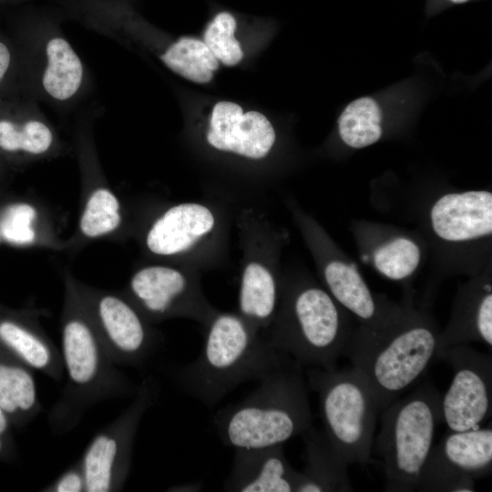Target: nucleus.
Listing matches in <instances>:
<instances>
[{"label":"nucleus","instance_id":"nucleus-1","mask_svg":"<svg viewBox=\"0 0 492 492\" xmlns=\"http://www.w3.org/2000/svg\"><path fill=\"white\" fill-rule=\"evenodd\" d=\"M61 358L67 383L48 420L56 432L74 427L84 413L102 401L135 395L138 386L109 354L79 292L77 279L63 274Z\"/></svg>","mask_w":492,"mask_h":492},{"label":"nucleus","instance_id":"nucleus-2","mask_svg":"<svg viewBox=\"0 0 492 492\" xmlns=\"http://www.w3.org/2000/svg\"><path fill=\"white\" fill-rule=\"evenodd\" d=\"M430 308L411 302L383 329L355 326L344 355L366 377L379 413L416 383L437 358L440 329Z\"/></svg>","mask_w":492,"mask_h":492},{"label":"nucleus","instance_id":"nucleus-3","mask_svg":"<svg viewBox=\"0 0 492 492\" xmlns=\"http://www.w3.org/2000/svg\"><path fill=\"white\" fill-rule=\"evenodd\" d=\"M283 354L241 402L220 410L213 424L223 444L236 448H261L284 444L313 424L304 372Z\"/></svg>","mask_w":492,"mask_h":492},{"label":"nucleus","instance_id":"nucleus-4","mask_svg":"<svg viewBox=\"0 0 492 492\" xmlns=\"http://www.w3.org/2000/svg\"><path fill=\"white\" fill-rule=\"evenodd\" d=\"M203 348L172 377L179 388L209 408L241 384L260 380L283 353L272 348L241 315L214 313L207 323Z\"/></svg>","mask_w":492,"mask_h":492},{"label":"nucleus","instance_id":"nucleus-5","mask_svg":"<svg viewBox=\"0 0 492 492\" xmlns=\"http://www.w3.org/2000/svg\"><path fill=\"white\" fill-rule=\"evenodd\" d=\"M354 318L310 280L288 283L273 319L269 345L302 366L336 369L355 328Z\"/></svg>","mask_w":492,"mask_h":492},{"label":"nucleus","instance_id":"nucleus-6","mask_svg":"<svg viewBox=\"0 0 492 492\" xmlns=\"http://www.w3.org/2000/svg\"><path fill=\"white\" fill-rule=\"evenodd\" d=\"M420 209V234L441 274L472 277L491 264V191L435 193Z\"/></svg>","mask_w":492,"mask_h":492},{"label":"nucleus","instance_id":"nucleus-7","mask_svg":"<svg viewBox=\"0 0 492 492\" xmlns=\"http://www.w3.org/2000/svg\"><path fill=\"white\" fill-rule=\"evenodd\" d=\"M441 395L425 381L382 411L375 448L382 458L386 492L415 491L442 423Z\"/></svg>","mask_w":492,"mask_h":492},{"label":"nucleus","instance_id":"nucleus-8","mask_svg":"<svg viewBox=\"0 0 492 492\" xmlns=\"http://www.w3.org/2000/svg\"><path fill=\"white\" fill-rule=\"evenodd\" d=\"M306 376L318 395L323 431L333 447L348 465H366L379 410L364 374L354 366L330 371L311 367Z\"/></svg>","mask_w":492,"mask_h":492},{"label":"nucleus","instance_id":"nucleus-9","mask_svg":"<svg viewBox=\"0 0 492 492\" xmlns=\"http://www.w3.org/2000/svg\"><path fill=\"white\" fill-rule=\"evenodd\" d=\"M303 224L324 288L359 325L383 329L405 313L413 299L397 303L373 292L354 260L312 220Z\"/></svg>","mask_w":492,"mask_h":492},{"label":"nucleus","instance_id":"nucleus-10","mask_svg":"<svg viewBox=\"0 0 492 492\" xmlns=\"http://www.w3.org/2000/svg\"><path fill=\"white\" fill-rule=\"evenodd\" d=\"M158 395L156 380L146 377L138 386L132 403L93 436L79 460L86 492H112L123 487L138 428Z\"/></svg>","mask_w":492,"mask_h":492},{"label":"nucleus","instance_id":"nucleus-11","mask_svg":"<svg viewBox=\"0 0 492 492\" xmlns=\"http://www.w3.org/2000/svg\"><path fill=\"white\" fill-rule=\"evenodd\" d=\"M87 311L118 365L141 366L159 350V335L124 293L77 281Z\"/></svg>","mask_w":492,"mask_h":492},{"label":"nucleus","instance_id":"nucleus-12","mask_svg":"<svg viewBox=\"0 0 492 492\" xmlns=\"http://www.w3.org/2000/svg\"><path fill=\"white\" fill-rule=\"evenodd\" d=\"M492 428L449 431L433 445L416 491L473 492L475 480L491 474Z\"/></svg>","mask_w":492,"mask_h":492},{"label":"nucleus","instance_id":"nucleus-13","mask_svg":"<svg viewBox=\"0 0 492 492\" xmlns=\"http://www.w3.org/2000/svg\"><path fill=\"white\" fill-rule=\"evenodd\" d=\"M438 360L453 370L450 385L441 395L442 423L449 431L481 427L491 415V355L457 345L442 352Z\"/></svg>","mask_w":492,"mask_h":492},{"label":"nucleus","instance_id":"nucleus-14","mask_svg":"<svg viewBox=\"0 0 492 492\" xmlns=\"http://www.w3.org/2000/svg\"><path fill=\"white\" fill-rule=\"evenodd\" d=\"M124 293L149 323L175 316L208 323L214 314L190 278L171 266L151 264L138 269Z\"/></svg>","mask_w":492,"mask_h":492},{"label":"nucleus","instance_id":"nucleus-15","mask_svg":"<svg viewBox=\"0 0 492 492\" xmlns=\"http://www.w3.org/2000/svg\"><path fill=\"white\" fill-rule=\"evenodd\" d=\"M351 230L361 261L384 279L403 284L404 297H413L409 282L428 255L420 232L367 220L352 223Z\"/></svg>","mask_w":492,"mask_h":492},{"label":"nucleus","instance_id":"nucleus-16","mask_svg":"<svg viewBox=\"0 0 492 492\" xmlns=\"http://www.w3.org/2000/svg\"><path fill=\"white\" fill-rule=\"evenodd\" d=\"M91 149L89 143L80 147L81 207L76 233L67 242V249L115 238L124 223L121 201L99 170Z\"/></svg>","mask_w":492,"mask_h":492},{"label":"nucleus","instance_id":"nucleus-17","mask_svg":"<svg viewBox=\"0 0 492 492\" xmlns=\"http://www.w3.org/2000/svg\"><path fill=\"white\" fill-rule=\"evenodd\" d=\"M477 342L492 347L491 264L461 284L455 296L449 321L440 331L439 354L445 350Z\"/></svg>","mask_w":492,"mask_h":492},{"label":"nucleus","instance_id":"nucleus-18","mask_svg":"<svg viewBox=\"0 0 492 492\" xmlns=\"http://www.w3.org/2000/svg\"><path fill=\"white\" fill-rule=\"evenodd\" d=\"M61 150L56 130L19 93L0 97V153L16 160H37Z\"/></svg>","mask_w":492,"mask_h":492},{"label":"nucleus","instance_id":"nucleus-19","mask_svg":"<svg viewBox=\"0 0 492 492\" xmlns=\"http://www.w3.org/2000/svg\"><path fill=\"white\" fill-rule=\"evenodd\" d=\"M275 138L272 125L260 112L243 113L240 105L229 101L212 109L207 140L219 150L260 159L270 152Z\"/></svg>","mask_w":492,"mask_h":492},{"label":"nucleus","instance_id":"nucleus-20","mask_svg":"<svg viewBox=\"0 0 492 492\" xmlns=\"http://www.w3.org/2000/svg\"><path fill=\"white\" fill-rule=\"evenodd\" d=\"M298 471L288 462L283 444L236 448L223 489L230 492H294Z\"/></svg>","mask_w":492,"mask_h":492},{"label":"nucleus","instance_id":"nucleus-21","mask_svg":"<svg viewBox=\"0 0 492 492\" xmlns=\"http://www.w3.org/2000/svg\"><path fill=\"white\" fill-rule=\"evenodd\" d=\"M215 226V217L205 205L184 202L159 215L145 233L144 243L151 254L169 258L186 252Z\"/></svg>","mask_w":492,"mask_h":492},{"label":"nucleus","instance_id":"nucleus-22","mask_svg":"<svg viewBox=\"0 0 492 492\" xmlns=\"http://www.w3.org/2000/svg\"><path fill=\"white\" fill-rule=\"evenodd\" d=\"M46 314V310L39 309L24 319L1 317L0 344L26 366L60 381L64 374L61 354L37 319Z\"/></svg>","mask_w":492,"mask_h":492},{"label":"nucleus","instance_id":"nucleus-23","mask_svg":"<svg viewBox=\"0 0 492 492\" xmlns=\"http://www.w3.org/2000/svg\"><path fill=\"white\" fill-rule=\"evenodd\" d=\"M305 445L306 465L298 471L294 492L354 491L348 463L333 447L323 430L310 426L301 434Z\"/></svg>","mask_w":492,"mask_h":492},{"label":"nucleus","instance_id":"nucleus-24","mask_svg":"<svg viewBox=\"0 0 492 492\" xmlns=\"http://www.w3.org/2000/svg\"><path fill=\"white\" fill-rule=\"evenodd\" d=\"M46 39L38 82L48 98L65 103L80 92L85 67L78 54L61 34L51 33Z\"/></svg>","mask_w":492,"mask_h":492},{"label":"nucleus","instance_id":"nucleus-25","mask_svg":"<svg viewBox=\"0 0 492 492\" xmlns=\"http://www.w3.org/2000/svg\"><path fill=\"white\" fill-rule=\"evenodd\" d=\"M0 235L16 246L67 249V242L56 236L44 210L33 202H15L3 209Z\"/></svg>","mask_w":492,"mask_h":492},{"label":"nucleus","instance_id":"nucleus-26","mask_svg":"<svg viewBox=\"0 0 492 492\" xmlns=\"http://www.w3.org/2000/svg\"><path fill=\"white\" fill-rule=\"evenodd\" d=\"M279 301V289L273 273L263 264L249 262L242 272L239 309L241 316L255 330L272 323Z\"/></svg>","mask_w":492,"mask_h":492},{"label":"nucleus","instance_id":"nucleus-27","mask_svg":"<svg viewBox=\"0 0 492 492\" xmlns=\"http://www.w3.org/2000/svg\"><path fill=\"white\" fill-rule=\"evenodd\" d=\"M342 142L353 149L375 144L383 136L382 111L372 97H364L349 103L338 118Z\"/></svg>","mask_w":492,"mask_h":492},{"label":"nucleus","instance_id":"nucleus-28","mask_svg":"<svg viewBox=\"0 0 492 492\" xmlns=\"http://www.w3.org/2000/svg\"><path fill=\"white\" fill-rule=\"evenodd\" d=\"M29 369L24 364L0 362V408L6 416L31 418L42 409Z\"/></svg>","mask_w":492,"mask_h":492},{"label":"nucleus","instance_id":"nucleus-29","mask_svg":"<svg viewBox=\"0 0 492 492\" xmlns=\"http://www.w3.org/2000/svg\"><path fill=\"white\" fill-rule=\"evenodd\" d=\"M160 59L173 72L200 84L210 82L219 67V60L206 44L188 36L171 44Z\"/></svg>","mask_w":492,"mask_h":492},{"label":"nucleus","instance_id":"nucleus-30","mask_svg":"<svg viewBox=\"0 0 492 492\" xmlns=\"http://www.w3.org/2000/svg\"><path fill=\"white\" fill-rule=\"evenodd\" d=\"M237 21L227 11L218 13L208 24L204 43L214 56L226 66H235L243 57L239 41L234 37Z\"/></svg>","mask_w":492,"mask_h":492},{"label":"nucleus","instance_id":"nucleus-31","mask_svg":"<svg viewBox=\"0 0 492 492\" xmlns=\"http://www.w3.org/2000/svg\"><path fill=\"white\" fill-rule=\"evenodd\" d=\"M21 57L14 43L0 34V97L18 93Z\"/></svg>","mask_w":492,"mask_h":492},{"label":"nucleus","instance_id":"nucleus-32","mask_svg":"<svg viewBox=\"0 0 492 492\" xmlns=\"http://www.w3.org/2000/svg\"><path fill=\"white\" fill-rule=\"evenodd\" d=\"M43 491L48 492H86L84 474L78 461L68 467Z\"/></svg>","mask_w":492,"mask_h":492},{"label":"nucleus","instance_id":"nucleus-33","mask_svg":"<svg viewBox=\"0 0 492 492\" xmlns=\"http://www.w3.org/2000/svg\"><path fill=\"white\" fill-rule=\"evenodd\" d=\"M202 489V483L199 481H190L181 485H177L171 487V491L180 492H198Z\"/></svg>","mask_w":492,"mask_h":492},{"label":"nucleus","instance_id":"nucleus-34","mask_svg":"<svg viewBox=\"0 0 492 492\" xmlns=\"http://www.w3.org/2000/svg\"><path fill=\"white\" fill-rule=\"evenodd\" d=\"M8 422L5 412L0 408V435H4L7 429Z\"/></svg>","mask_w":492,"mask_h":492},{"label":"nucleus","instance_id":"nucleus-35","mask_svg":"<svg viewBox=\"0 0 492 492\" xmlns=\"http://www.w3.org/2000/svg\"><path fill=\"white\" fill-rule=\"evenodd\" d=\"M450 1L456 4H462V3L467 2L468 0H450Z\"/></svg>","mask_w":492,"mask_h":492},{"label":"nucleus","instance_id":"nucleus-36","mask_svg":"<svg viewBox=\"0 0 492 492\" xmlns=\"http://www.w3.org/2000/svg\"><path fill=\"white\" fill-rule=\"evenodd\" d=\"M1 436H2V435H0V451L2 450V446H3V443H2Z\"/></svg>","mask_w":492,"mask_h":492}]
</instances>
